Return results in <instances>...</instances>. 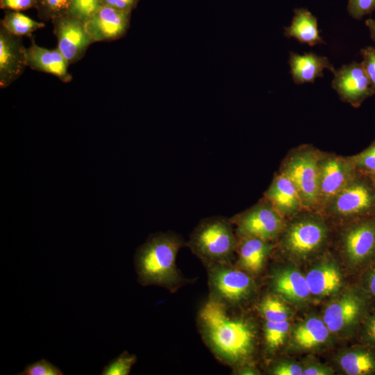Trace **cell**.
<instances>
[{"mask_svg": "<svg viewBox=\"0 0 375 375\" xmlns=\"http://www.w3.org/2000/svg\"><path fill=\"white\" fill-rule=\"evenodd\" d=\"M228 306L209 295L197 315L199 331L214 356L238 367L252 356L256 334L248 320L236 315Z\"/></svg>", "mask_w": 375, "mask_h": 375, "instance_id": "6da1fadb", "label": "cell"}, {"mask_svg": "<svg viewBox=\"0 0 375 375\" xmlns=\"http://www.w3.org/2000/svg\"><path fill=\"white\" fill-rule=\"evenodd\" d=\"M185 244L182 238L172 232L151 235L135 256L138 282L144 286L157 285L174 292L186 283L177 268L176 258Z\"/></svg>", "mask_w": 375, "mask_h": 375, "instance_id": "7a4b0ae2", "label": "cell"}, {"mask_svg": "<svg viewBox=\"0 0 375 375\" xmlns=\"http://www.w3.org/2000/svg\"><path fill=\"white\" fill-rule=\"evenodd\" d=\"M186 244L204 265L231 263L238 238L230 219L211 217L199 223Z\"/></svg>", "mask_w": 375, "mask_h": 375, "instance_id": "3957f363", "label": "cell"}, {"mask_svg": "<svg viewBox=\"0 0 375 375\" xmlns=\"http://www.w3.org/2000/svg\"><path fill=\"white\" fill-rule=\"evenodd\" d=\"M210 295L230 306L247 300L252 294L254 283L251 275L231 263L206 264Z\"/></svg>", "mask_w": 375, "mask_h": 375, "instance_id": "277c9868", "label": "cell"}, {"mask_svg": "<svg viewBox=\"0 0 375 375\" xmlns=\"http://www.w3.org/2000/svg\"><path fill=\"white\" fill-rule=\"evenodd\" d=\"M236 227L237 238H275L283 226L281 215L265 199L230 219Z\"/></svg>", "mask_w": 375, "mask_h": 375, "instance_id": "5b68a950", "label": "cell"}, {"mask_svg": "<svg viewBox=\"0 0 375 375\" xmlns=\"http://www.w3.org/2000/svg\"><path fill=\"white\" fill-rule=\"evenodd\" d=\"M328 204L335 214L365 217L375 215V188L370 178L359 174Z\"/></svg>", "mask_w": 375, "mask_h": 375, "instance_id": "8992f818", "label": "cell"}, {"mask_svg": "<svg viewBox=\"0 0 375 375\" xmlns=\"http://www.w3.org/2000/svg\"><path fill=\"white\" fill-rule=\"evenodd\" d=\"M319 162L316 154L306 151L291 156L283 167L282 172L295 185L303 206L318 203Z\"/></svg>", "mask_w": 375, "mask_h": 375, "instance_id": "52a82bcc", "label": "cell"}, {"mask_svg": "<svg viewBox=\"0 0 375 375\" xmlns=\"http://www.w3.org/2000/svg\"><path fill=\"white\" fill-rule=\"evenodd\" d=\"M359 174L351 159L329 157L319 160L318 203L328 204Z\"/></svg>", "mask_w": 375, "mask_h": 375, "instance_id": "ba28073f", "label": "cell"}, {"mask_svg": "<svg viewBox=\"0 0 375 375\" xmlns=\"http://www.w3.org/2000/svg\"><path fill=\"white\" fill-rule=\"evenodd\" d=\"M52 23L58 41L57 48L69 64L81 59L88 47L94 42L86 31L85 22L66 15L53 19Z\"/></svg>", "mask_w": 375, "mask_h": 375, "instance_id": "9c48e42d", "label": "cell"}, {"mask_svg": "<svg viewBox=\"0 0 375 375\" xmlns=\"http://www.w3.org/2000/svg\"><path fill=\"white\" fill-rule=\"evenodd\" d=\"M331 86L340 99L355 107L374 94L361 62L344 65L333 72Z\"/></svg>", "mask_w": 375, "mask_h": 375, "instance_id": "30bf717a", "label": "cell"}, {"mask_svg": "<svg viewBox=\"0 0 375 375\" xmlns=\"http://www.w3.org/2000/svg\"><path fill=\"white\" fill-rule=\"evenodd\" d=\"M344 252L354 266L375 259V215L361 218L344 235Z\"/></svg>", "mask_w": 375, "mask_h": 375, "instance_id": "8fae6325", "label": "cell"}, {"mask_svg": "<svg viewBox=\"0 0 375 375\" xmlns=\"http://www.w3.org/2000/svg\"><path fill=\"white\" fill-rule=\"evenodd\" d=\"M26 49L22 37L11 34L0 26V87L5 88L15 81L27 67Z\"/></svg>", "mask_w": 375, "mask_h": 375, "instance_id": "7c38bea8", "label": "cell"}, {"mask_svg": "<svg viewBox=\"0 0 375 375\" xmlns=\"http://www.w3.org/2000/svg\"><path fill=\"white\" fill-rule=\"evenodd\" d=\"M131 15V12L102 6L85 22V28L94 42L115 40L126 33L130 24Z\"/></svg>", "mask_w": 375, "mask_h": 375, "instance_id": "4fadbf2b", "label": "cell"}, {"mask_svg": "<svg viewBox=\"0 0 375 375\" xmlns=\"http://www.w3.org/2000/svg\"><path fill=\"white\" fill-rule=\"evenodd\" d=\"M366 306L364 297L356 292H348L328 304L323 320L331 333H336L357 324Z\"/></svg>", "mask_w": 375, "mask_h": 375, "instance_id": "5bb4252c", "label": "cell"}, {"mask_svg": "<svg viewBox=\"0 0 375 375\" xmlns=\"http://www.w3.org/2000/svg\"><path fill=\"white\" fill-rule=\"evenodd\" d=\"M326 228L315 219H304L292 224L285 238L286 248L292 253L304 256L317 249L326 238Z\"/></svg>", "mask_w": 375, "mask_h": 375, "instance_id": "9a60e30c", "label": "cell"}, {"mask_svg": "<svg viewBox=\"0 0 375 375\" xmlns=\"http://www.w3.org/2000/svg\"><path fill=\"white\" fill-rule=\"evenodd\" d=\"M27 66L30 68L51 74L60 81L68 83L72 76L68 72L69 62L59 49H47L38 45L34 40L26 49Z\"/></svg>", "mask_w": 375, "mask_h": 375, "instance_id": "2e32d148", "label": "cell"}, {"mask_svg": "<svg viewBox=\"0 0 375 375\" xmlns=\"http://www.w3.org/2000/svg\"><path fill=\"white\" fill-rule=\"evenodd\" d=\"M288 62L292 79L297 85L313 83L317 78L324 76L323 71L326 69L333 73L335 70L328 58L312 52L303 54L290 52Z\"/></svg>", "mask_w": 375, "mask_h": 375, "instance_id": "e0dca14e", "label": "cell"}, {"mask_svg": "<svg viewBox=\"0 0 375 375\" xmlns=\"http://www.w3.org/2000/svg\"><path fill=\"white\" fill-rule=\"evenodd\" d=\"M265 199L281 215L292 214L303 206L295 185L283 172L274 178L265 192Z\"/></svg>", "mask_w": 375, "mask_h": 375, "instance_id": "ac0fdd59", "label": "cell"}, {"mask_svg": "<svg viewBox=\"0 0 375 375\" xmlns=\"http://www.w3.org/2000/svg\"><path fill=\"white\" fill-rule=\"evenodd\" d=\"M238 240L236 267L250 275L258 274L263 268L271 250L269 241L256 238H241Z\"/></svg>", "mask_w": 375, "mask_h": 375, "instance_id": "d6986e66", "label": "cell"}, {"mask_svg": "<svg viewBox=\"0 0 375 375\" xmlns=\"http://www.w3.org/2000/svg\"><path fill=\"white\" fill-rule=\"evenodd\" d=\"M284 29L285 37L293 38L301 43L311 47L325 43L319 34L317 17L306 8L294 9L290 25Z\"/></svg>", "mask_w": 375, "mask_h": 375, "instance_id": "ffe728a7", "label": "cell"}, {"mask_svg": "<svg viewBox=\"0 0 375 375\" xmlns=\"http://www.w3.org/2000/svg\"><path fill=\"white\" fill-rule=\"evenodd\" d=\"M310 294L328 296L337 292L342 285V276L332 263H324L310 269L305 276Z\"/></svg>", "mask_w": 375, "mask_h": 375, "instance_id": "44dd1931", "label": "cell"}, {"mask_svg": "<svg viewBox=\"0 0 375 375\" xmlns=\"http://www.w3.org/2000/svg\"><path fill=\"white\" fill-rule=\"evenodd\" d=\"M273 285L276 292L293 301H304L310 294L306 276L294 269L276 273Z\"/></svg>", "mask_w": 375, "mask_h": 375, "instance_id": "7402d4cb", "label": "cell"}, {"mask_svg": "<svg viewBox=\"0 0 375 375\" xmlns=\"http://www.w3.org/2000/svg\"><path fill=\"white\" fill-rule=\"evenodd\" d=\"M330 333L323 319L310 317L296 327L293 338L300 347L310 349L325 342Z\"/></svg>", "mask_w": 375, "mask_h": 375, "instance_id": "603a6c76", "label": "cell"}, {"mask_svg": "<svg viewBox=\"0 0 375 375\" xmlns=\"http://www.w3.org/2000/svg\"><path fill=\"white\" fill-rule=\"evenodd\" d=\"M342 369L349 375L375 374V352L367 348H358L345 353L340 359Z\"/></svg>", "mask_w": 375, "mask_h": 375, "instance_id": "cb8c5ba5", "label": "cell"}, {"mask_svg": "<svg viewBox=\"0 0 375 375\" xmlns=\"http://www.w3.org/2000/svg\"><path fill=\"white\" fill-rule=\"evenodd\" d=\"M1 26L12 35L31 37L34 31L43 28L44 24L20 12L7 10Z\"/></svg>", "mask_w": 375, "mask_h": 375, "instance_id": "d4e9b609", "label": "cell"}, {"mask_svg": "<svg viewBox=\"0 0 375 375\" xmlns=\"http://www.w3.org/2000/svg\"><path fill=\"white\" fill-rule=\"evenodd\" d=\"M290 328L288 319L264 320L263 335L267 348L272 351L282 346Z\"/></svg>", "mask_w": 375, "mask_h": 375, "instance_id": "484cf974", "label": "cell"}, {"mask_svg": "<svg viewBox=\"0 0 375 375\" xmlns=\"http://www.w3.org/2000/svg\"><path fill=\"white\" fill-rule=\"evenodd\" d=\"M258 311L263 320L281 321L288 319L290 310L278 297L267 295L258 304Z\"/></svg>", "mask_w": 375, "mask_h": 375, "instance_id": "4316f807", "label": "cell"}, {"mask_svg": "<svg viewBox=\"0 0 375 375\" xmlns=\"http://www.w3.org/2000/svg\"><path fill=\"white\" fill-rule=\"evenodd\" d=\"M72 0H37L36 9L42 20L49 21L67 15Z\"/></svg>", "mask_w": 375, "mask_h": 375, "instance_id": "83f0119b", "label": "cell"}, {"mask_svg": "<svg viewBox=\"0 0 375 375\" xmlns=\"http://www.w3.org/2000/svg\"><path fill=\"white\" fill-rule=\"evenodd\" d=\"M102 6V0H72L67 15L85 22Z\"/></svg>", "mask_w": 375, "mask_h": 375, "instance_id": "f1b7e54d", "label": "cell"}, {"mask_svg": "<svg viewBox=\"0 0 375 375\" xmlns=\"http://www.w3.org/2000/svg\"><path fill=\"white\" fill-rule=\"evenodd\" d=\"M137 361L135 355L124 351L103 368L102 375H128Z\"/></svg>", "mask_w": 375, "mask_h": 375, "instance_id": "f546056e", "label": "cell"}, {"mask_svg": "<svg viewBox=\"0 0 375 375\" xmlns=\"http://www.w3.org/2000/svg\"><path fill=\"white\" fill-rule=\"evenodd\" d=\"M350 159L360 174L367 176H375V142Z\"/></svg>", "mask_w": 375, "mask_h": 375, "instance_id": "4dcf8cb0", "label": "cell"}, {"mask_svg": "<svg viewBox=\"0 0 375 375\" xmlns=\"http://www.w3.org/2000/svg\"><path fill=\"white\" fill-rule=\"evenodd\" d=\"M20 375H62V372L45 359L28 365Z\"/></svg>", "mask_w": 375, "mask_h": 375, "instance_id": "1f68e13d", "label": "cell"}, {"mask_svg": "<svg viewBox=\"0 0 375 375\" xmlns=\"http://www.w3.org/2000/svg\"><path fill=\"white\" fill-rule=\"evenodd\" d=\"M347 10L353 19H361L375 10V0H349Z\"/></svg>", "mask_w": 375, "mask_h": 375, "instance_id": "d6a6232c", "label": "cell"}, {"mask_svg": "<svg viewBox=\"0 0 375 375\" xmlns=\"http://www.w3.org/2000/svg\"><path fill=\"white\" fill-rule=\"evenodd\" d=\"M361 64L375 94V48L366 47L361 49Z\"/></svg>", "mask_w": 375, "mask_h": 375, "instance_id": "836d02e7", "label": "cell"}, {"mask_svg": "<svg viewBox=\"0 0 375 375\" xmlns=\"http://www.w3.org/2000/svg\"><path fill=\"white\" fill-rule=\"evenodd\" d=\"M37 0H0V7L10 11L20 12L36 8Z\"/></svg>", "mask_w": 375, "mask_h": 375, "instance_id": "e575fe53", "label": "cell"}, {"mask_svg": "<svg viewBox=\"0 0 375 375\" xmlns=\"http://www.w3.org/2000/svg\"><path fill=\"white\" fill-rule=\"evenodd\" d=\"M139 0H102V5L117 10L131 12Z\"/></svg>", "mask_w": 375, "mask_h": 375, "instance_id": "d590c367", "label": "cell"}, {"mask_svg": "<svg viewBox=\"0 0 375 375\" xmlns=\"http://www.w3.org/2000/svg\"><path fill=\"white\" fill-rule=\"evenodd\" d=\"M303 370L298 364L281 362L274 367L272 374L275 375H301Z\"/></svg>", "mask_w": 375, "mask_h": 375, "instance_id": "8d00e7d4", "label": "cell"}, {"mask_svg": "<svg viewBox=\"0 0 375 375\" xmlns=\"http://www.w3.org/2000/svg\"><path fill=\"white\" fill-rule=\"evenodd\" d=\"M365 339L373 345H375V312L366 320L364 327Z\"/></svg>", "mask_w": 375, "mask_h": 375, "instance_id": "74e56055", "label": "cell"}, {"mask_svg": "<svg viewBox=\"0 0 375 375\" xmlns=\"http://www.w3.org/2000/svg\"><path fill=\"white\" fill-rule=\"evenodd\" d=\"M365 285L367 292L375 297V260L371 264L367 271L365 278Z\"/></svg>", "mask_w": 375, "mask_h": 375, "instance_id": "f35d334b", "label": "cell"}, {"mask_svg": "<svg viewBox=\"0 0 375 375\" xmlns=\"http://www.w3.org/2000/svg\"><path fill=\"white\" fill-rule=\"evenodd\" d=\"M332 371L325 367L319 365H311L303 370V375H328Z\"/></svg>", "mask_w": 375, "mask_h": 375, "instance_id": "ab89813d", "label": "cell"}, {"mask_svg": "<svg viewBox=\"0 0 375 375\" xmlns=\"http://www.w3.org/2000/svg\"><path fill=\"white\" fill-rule=\"evenodd\" d=\"M365 25L369 29L372 40L375 42V20L372 19H367Z\"/></svg>", "mask_w": 375, "mask_h": 375, "instance_id": "60d3db41", "label": "cell"}, {"mask_svg": "<svg viewBox=\"0 0 375 375\" xmlns=\"http://www.w3.org/2000/svg\"><path fill=\"white\" fill-rule=\"evenodd\" d=\"M372 181L374 188H375V176H368Z\"/></svg>", "mask_w": 375, "mask_h": 375, "instance_id": "b9f144b4", "label": "cell"}]
</instances>
